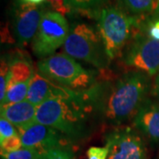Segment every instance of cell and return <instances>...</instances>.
Here are the masks:
<instances>
[{"instance_id":"cell-1","label":"cell","mask_w":159,"mask_h":159,"mask_svg":"<svg viewBox=\"0 0 159 159\" xmlns=\"http://www.w3.org/2000/svg\"><path fill=\"white\" fill-rule=\"evenodd\" d=\"M95 87L86 91L68 89L46 100L37 107L35 122L55 128L71 142L88 136L97 107Z\"/></svg>"},{"instance_id":"cell-2","label":"cell","mask_w":159,"mask_h":159,"mask_svg":"<svg viewBox=\"0 0 159 159\" xmlns=\"http://www.w3.org/2000/svg\"><path fill=\"white\" fill-rule=\"evenodd\" d=\"M148 75L133 71L124 74L107 90L98 86L96 98L97 107L103 118L112 125H120L132 116H135L142 107L149 91Z\"/></svg>"},{"instance_id":"cell-3","label":"cell","mask_w":159,"mask_h":159,"mask_svg":"<svg viewBox=\"0 0 159 159\" xmlns=\"http://www.w3.org/2000/svg\"><path fill=\"white\" fill-rule=\"evenodd\" d=\"M37 68L44 77L71 90L86 91L95 87V73L66 53H55L42 58Z\"/></svg>"},{"instance_id":"cell-4","label":"cell","mask_w":159,"mask_h":159,"mask_svg":"<svg viewBox=\"0 0 159 159\" xmlns=\"http://www.w3.org/2000/svg\"><path fill=\"white\" fill-rule=\"evenodd\" d=\"M138 28L139 20L128 16L118 7L102 9L98 20V33L110 61L122 55L124 47Z\"/></svg>"},{"instance_id":"cell-5","label":"cell","mask_w":159,"mask_h":159,"mask_svg":"<svg viewBox=\"0 0 159 159\" xmlns=\"http://www.w3.org/2000/svg\"><path fill=\"white\" fill-rule=\"evenodd\" d=\"M64 52L98 69L105 68L110 63L99 33L86 23H77L71 27L64 44Z\"/></svg>"},{"instance_id":"cell-6","label":"cell","mask_w":159,"mask_h":159,"mask_svg":"<svg viewBox=\"0 0 159 159\" xmlns=\"http://www.w3.org/2000/svg\"><path fill=\"white\" fill-rule=\"evenodd\" d=\"M69 31L68 22L64 15L57 11L44 12L32 41L34 53L43 58L55 54L57 49L64 46Z\"/></svg>"},{"instance_id":"cell-7","label":"cell","mask_w":159,"mask_h":159,"mask_svg":"<svg viewBox=\"0 0 159 159\" xmlns=\"http://www.w3.org/2000/svg\"><path fill=\"white\" fill-rule=\"evenodd\" d=\"M125 65L138 72L153 76L159 73V41L147 34H138L125 54Z\"/></svg>"},{"instance_id":"cell-8","label":"cell","mask_w":159,"mask_h":159,"mask_svg":"<svg viewBox=\"0 0 159 159\" xmlns=\"http://www.w3.org/2000/svg\"><path fill=\"white\" fill-rule=\"evenodd\" d=\"M108 159H146L147 148L141 135L131 127L112 131L106 136Z\"/></svg>"},{"instance_id":"cell-9","label":"cell","mask_w":159,"mask_h":159,"mask_svg":"<svg viewBox=\"0 0 159 159\" xmlns=\"http://www.w3.org/2000/svg\"><path fill=\"white\" fill-rule=\"evenodd\" d=\"M22 147L37 149L41 153L56 148L69 147L71 141L55 128L38 122L18 129Z\"/></svg>"},{"instance_id":"cell-10","label":"cell","mask_w":159,"mask_h":159,"mask_svg":"<svg viewBox=\"0 0 159 159\" xmlns=\"http://www.w3.org/2000/svg\"><path fill=\"white\" fill-rule=\"evenodd\" d=\"M43 14V8L37 5L20 3L15 7L13 26L19 47L26 46L34 39Z\"/></svg>"},{"instance_id":"cell-11","label":"cell","mask_w":159,"mask_h":159,"mask_svg":"<svg viewBox=\"0 0 159 159\" xmlns=\"http://www.w3.org/2000/svg\"><path fill=\"white\" fill-rule=\"evenodd\" d=\"M134 125L150 141L159 142V102L147 99L134 116Z\"/></svg>"},{"instance_id":"cell-12","label":"cell","mask_w":159,"mask_h":159,"mask_svg":"<svg viewBox=\"0 0 159 159\" xmlns=\"http://www.w3.org/2000/svg\"><path fill=\"white\" fill-rule=\"evenodd\" d=\"M69 89L51 81L40 73H34L29 85L26 100L39 106L46 100L66 92Z\"/></svg>"},{"instance_id":"cell-13","label":"cell","mask_w":159,"mask_h":159,"mask_svg":"<svg viewBox=\"0 0 159 159\" xmlns=\"http://www.w3.org/2000/svg\"><path fill=\"white\" fill-rule=\"evenodd\" d=\"M37 106L27 100L1 107V118L8 120L15 127L21 128L35 121Z\"/></svg>"},{"instance_id":"cell-14","label":"cell","mask_w":159,"mask_h":159,"mask_svg":"<svg viewBox=\"0 0 159 159\" xmlns=\"http://www.w3.org/2000/svg\"><path fill=\"white\" fill-rule=\"evenodd\" d=\"M34 74L33 67L29 61L21 57L13 58L9 63V72L7 75V89L18 83H21L31 79Z\"/></svg>"},{"instance_id":"cell-15","label":"cell","mask_w":159,"mask_h":159,"mask_svg":"<svg viewBox=\"0 0 159 159\" xmlns=\"http://www.w3.org/2000/svg\"><path fill=\"white\" fill-rule=\"evenodd\" d=\"M32 78L21 83H18L16 85L12 86L9 89H7L6 97L4 98V100L1 102V107L26 100Z\"/></svg>"},{"instance_id":"cell-16","label":"cell","mask_w":159,"mask_h":159,"mask_svg":"<svg viewBox=\"0 0 159 159\" xmlns=\"http://www.w3.org/2000/svg\"><path fill=\"white\" fill-rule=\"evenodd\" d=\"M127 11L134 14H142L157 10L158 0H119Z\"/></svg>"},{"instance_id":"cell-17","label":"cell","mask_w":159,"mask_h":159,"mask_svg":"<svg viewBox=\"0 0 159 159\" xmlns=\"http://www.w3.org/2000/svg\"><path fill=\"white\" fill-rule=\"evenodd\" d=\"M42 153L32 148H22L13 152L1 151L2 159H41Z\"/></svg>"},{"instance_id":"cell-18","label":"cell","mask_w":159,"mask_h":159,"mask_svg":"<svg viewBox=\"0 0 159 159\" xmlns=\"http://www.w3.org/2000/svg\"><path fill=\"white\" fill-rule=\"evenodd\" d=\"M69 10L89 11L98 8L107 0H64Z\"/></svg>"},{"instance_id":"cell-19","label":"cell","mask_w":159,"mask_h":159,"mask_svg":"<svg viewBox=\"0 0 159 159\" xmlns=\"http://www.w3.org/2000/svg\"><path fill=\"white\" fill-rule=\"evenodd\" d=\"M41 159H74V154L69 147L56 148L42 154Z\"/></svg>"},{"instance_id":"cell-20","label":"cell","mask_w":159,"mask_h":159,"mask_svg":"<svg viewBox=\"0 0 159 159\" xmlns=\"http://www.w3.org/2000/svg\"><path fill=\"white\" fill-rule=\"evenodd\" d=\"M0 145H1V151H5V152H13L22 148V142L20 134L6 138L4 141L0 142Z\"/></svg>"},{"instance_id":"cell-21","label":"cell","mask_w":159,"mask_h":159,"mask_svg":"<svg viewBox=\"0 0 159 159\" xmlns=\"http://www.w3.org/2000/svg\"><path fill=\"white\" fill-rule=\"evenodd\" d=\"M0 102L4 100L7 90V75L9 72V64L6 59L1 60V70H0Z\"/></svg>"},{"instance_id":"cell-22","label":"cell","mask_w":159,"mask_h":159,"mask_svg":"<svg viewBox=\"0 0 159 159\" xmlns=\"http://www.w3.org/2000/svg\"><path fill=\"white\" fill-rule=\"evenodd\" d=\"M15 126L4 118L0 119V142L6 138L19 134V132L14 128Z\"/></svg>"},{"instance_id":"cell-23","label":"cell","mask_w":159,"mask_h":159,"mask_svg":"<svg viewBox=\"0 0 159 159\" xmlns=\"http://www.w3.org/2000/svg\"><path fill=\"white\" fill-rule=\"evenodd\" d=\"M109 148L104 147H90L87 151L88 159H108Z\"/></svg>"},{"instance_id":"cell-24","label":"cell","mask_w":159,"mask_h":159,"mask_svg":"<svg viewBox=\"0 0 159 159\" xmlns=\"http://www.w3.org/2000/svg\"><path fill=\"white\" fill-rule=\"evenodd\" d=\"M146 34L148 37L159 41V17L150 20L145 27Z\"/></svg>"},{"instance_id":"cell-25","label":"cell","mask_w":159,"mask_h":159,"mask_svg":"<svg viewBox=\"0 0 159 159\" xmlns=\"http://www.w3.org/2000/svg\"><path fill=\"white\" fill-rule=\"evenodd\" d=\"M51 7L55 10L54 11H57L58 13L65 15L70 10L65 5V1L64 0H47Z\"/></svg>"},{"instance_id":"cell-26","label":"cell","mask_w":159,"mask_h":159,"mask_svg":"<svg viewBox=\"0 0 159 159\" xmlns=\"http://www.w3.org/2000/svg\"><path fill=\"white\" fill-rule=\"evenodd\" d=\"M153 93L155 97H157L159 100V73L157 74V77L155 79L154 82V88H153Z\"/></svg>"},{"instance_id":"cell-27","label":"cell","mask_w":159,"mask_h":159,"mask_svg":"<svg viewBox=\"0 0 159 159\" xmlns=\"http://www.w3.org/2000/svg\"><path fill=\"white\" fill-rule=\"evenodd\" d=\"M21 3H27V4H32V5H40L45 0H20Z\"/></svg>"},{"instance_id":"cell-28","label":"cell","mask_w":159,"mask_h":159,"mask_svg":"<svg viewBox=\"0 0 159 159\" xmlns=\"http://www.w3.org/2000/svg\"><path fill=\"white\" fill-rule=\"evenodd\" d=\"M155 13H156V15L159 17V0H158V3H157V10L155 11Z\"/></svg>"}]
</instances>
